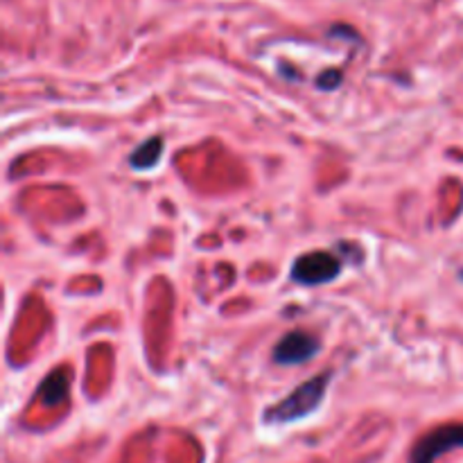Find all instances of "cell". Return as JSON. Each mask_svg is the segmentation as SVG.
<instances>
[{"instance_id":"5b68a950","label":"cell","mask_w":463,"mask_h":463,"mask_svg":"<svg viewBox=\"0 0 463 463\" xmlns=\"http://www.w3.org/2000/svg\"><path fill=\"white\" fill-rule=\"evenodd\" d=\"M66 396H68V378L61 373V371H57V373H50L39 389L41 402L48 407L61 405V402L66 401Z\"/></svg>"},{"instance_id":"ba28073f","label":"cell","mask_w":463,"mask_h":463,"mask_svg":"<svg viewBox=\"0 0 463 463\" xmlns=\"http://www.w3.org/2000/svg\"><path fill=\"white\" fill-rule=\"evenodd\" d=\"M461 279H463V271H461Z\"/></svg>"},{"instance_id":"7a4b0ae2","label":"cell","mask_w":463,"mask_h":463,"mask_svg":"<svg viewBox=\"0 0 463 463\" xmlns=\"http://www.w3.org/2000/svg\"><path fill=\"white\" fill-rule=\"evenodd\" d=\"M459 448H463V425H441V428L432 430V432H428L414 443L410 463H434L446 452L459 450Z\"/></svg>"},{"instance_id":"6da1fadb","label":"cell","mask_w":463,"mask_h":463,"mask_svg":"<svg viewBox=\"0 0 463 463\" xmlns=\"http://www.w3.org/2000/svg\"><path fill=\"white\" fill-rule=\"evenodd\" d=\"M328 384L330 373H321L317 378L307 380L301 387L294 389L288 398H283L274 407H269L262 419H265L267 425H288L306 419V416H310L312 411H317L321 407Z\"/></svg>"},{"instance_id":"277c9868","label":"cell","mask_w":463,"mask_h":463,"mask_svg":"<svg viewBox=\"0 0 463 463\" xmlns=\"http://www.w3.org/2000/svg\"><path fill=\"white\" fill-rule=\"evenodd\" d=\"M321 351L319 342L312 335L303 333V330H294V333L285 335L274 348V362L276 364L294 366L303 364V362L312 360L317 353Z\"/></svg>"},{"instance_id":"52a82bcc","label":"cell","mask_w":463,"mask_h":463,"mask_svg":"<svg viewBox=\"0 0 463 463\" xmlns=\"http://www.w3.org/2000/svg\"><path fill=\"white\" fill-rule=\"evenodd\" d=\"M339 80H342V72L330 71V72H326V75L319 77V86L321 89H335V86H339Z\"/></svg>"},{"instance_id":"8992f818","label":"cell","mask_w":463,"mask_h":463,"mask_svg":"<svg viewBox=\"0 0 463 463\" xmlns=\"http://www.w3.org/2000/svg\"><path fill=\"white\" fill-rule=\"evenodd\" d=\"M163 154V138L154 136V138L145 140L138 149H134V154L129 156V163L134 170H149V167L156 165L161 161Z\"/></svg>"},{"instance_id":"3957f363","label":"cell","mask_w":463,"mask_h":463,"mask_svg":"<svg viewBox=\"0 0 463 463\" xmlns=\"http://www.w3.org/2000/svg\"><path fill=\"white\" fill-rule=\"evenodd\" d=\"M342 274V262L326 251H312L298 258L292 267V279L301 285H324Z\"/></svg>"}]
</instances>
